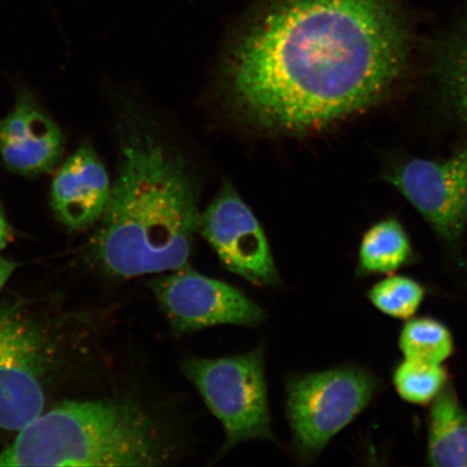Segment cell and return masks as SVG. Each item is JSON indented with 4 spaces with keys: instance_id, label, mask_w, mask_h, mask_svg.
<instances>
[{
    "instance_id": "cell-1",
    "label": "cell",
    "mask_w": 467,
    "mask_h": 467,
    "mask_svg": "<svg viewBox=\"0 0 467 467\" xmlns=\"http://www.w3.org/2000/svg\"><path fill=\"white\" fill-rule=\"evenodd\" d=\"M410 46L399 0H262L234 40L227 87L251 125L321 130L381 101Z\"/></svg>"
},
{
    "instance_id": "cell-2",
    "label": "cell",
    "mask_w": 467,
    "mask_h": 467,
    "mask_svg": "<svg viewBox=\"0 0 467 467\" xmlns=\"http://www.w3.org/2000/svg\"><path fill=\"white\" fill-rule=\"evenodd\" d=\"M201 219L183 163L154 140H133L100 219L97 259L115 277L181 270Z\"/></svg>"
},
{
    "instance_id": "cell-3",
    "label": "cell",
    "mask_w": 467,
    "mask_h": 467,
    "mask_svg": "<svg viewBox=\"0 0 467 467\" xmlns=\"http://www.w3.org/2000/svg\"><path fill=\"white\" fill-rule=\"evenodd\" d=\"M171 434L131 396L67 401L42 413L0 452V466H159Z\"/></svg>"
},
{
    "instance_id": "cell-4",
    "label": "cell",
    "mask_w": 467,
    "mask_h": 467,
    "mask_svg": "<svg viewBox=\"0 0 467 467\" xmlns=\"http://www.w3.org/2000/svg\"><path fill=\"white\" fill-rule=\"evenodd\" d=\"M182 372L223 426L222 452L242 442L272 440L265 361L259 348L232 358H188Z\"/></svg>"
},
{
    "instance_id": "cell-5",
    "label": "cell",
    "mask_w": 467,
    "mask_h": 467,
    "mask_svg": "<svg viewBox=\"0 0 467 467\" xmlns=\"http://www.w3.org/2000/svg\"><path fill=\"white\" fill-rule=\"evenodd\" d=\"M377 389L369 373L354 367L308 373L291 379L287 413L302 457H317L363 412Z\"/></svg>"
},
{
    "instance_id": "cell-6",
    "label": "cell",
    "mask_w": 467,
    "mask_h": 467,
    "mask_svg": "<svg viewBox=\"0 0 467 467\" xmlns=\"http://www.w3.org/2000/svg\"><path fill=\"white\" fill-rule=\"evenodd\" d=\"M31 321L0 309V429L19 431L43 413L47 348Z\"/></svg>"
},
{
    "instance_id": "cell-7",
    "label": "cell",
    "mask_w": 467,
    "mask_h": 467,
    "mask_svg": "<svg viewBox=\"0 0 467 467\" xmlns=\"http://www.w3.org/2000/svg\"><path fill=\"white\" fill-rule=\"evenodd\" d=\"M172 328L179 334L220 325L255 327L266 314L242 291L188 266L149 283Z\"/></svg>"
},
{
    "instance_id": "cell-8",
    "label": "cell",
    "mask_w": 467,
    "mask_h": 467,
    "mask_svg": "<svg viewBox=\"0 0 467 467\" xmlns=\"http://www.w3.org/2000/svg\"><path fill=\"white\" fill-rule=\"evenodd\" d=\"M385 181L448 243H457L465 225L467 149L442 160L414 159L390 171Z\"/></svg>"
},
{
    "instance_id": "cell-9",
    "label": "cell",
    "mask_w": 467,
    "mask_h": 467,
    "mask_svg": "<svg viewBox=\"0 0 467 467\" xmlns=\"http://www.w3.org/2000/svg\"><path fill=\"white\" fill-rule=\"evenodd\" d=\"M201 229L226 270L254 285H278L279 275L265 234L231 185L221 190L202 215Z\"/></svg>"
},
{
    "instance_id": "cell-10",
    "label": "cell",
    "mask_w": 467,
    "mask_h": 467,
    "mask_svg": "<svg viewBox=\"0 0 467 467\" xmlns=\"http://www.w3.org/2000/svg\"><path fill=\"white\" fill-rule=\"evenodd\" d=\"M64 140L60 128L27 89L0 119V157L10 171L26 177L52 171L60 161Z\"/></svg>"
},
{
    "instance_id": "cell-11",
    "label": "cell",
    "mask_w": 467,
    "mask_h": 467,
    "mask_svg": "<svg viewBox=\"0 0 467 467\" xmlns=\"http://www.w3.org/2000/svg\"><path fill=\"white\" fill-rule=\"evenodd\" d=\"M100 157L83 144L58 169L51 184V208L62 224L83 231L100 221L110 195Z\"/></svg>"
},
{
    "instance_id": "cell-12",
    "label": "cell",
    "mask_w": 467,
    "mask_h": 467,
    "mask_svg": "<svg viewBox=\"0 0 467 467\" xmlns=\"http://www.w3.org/2000/svg\"><path fill=\"white\" fill-rule=\"evenodd\" d=\"M428 460L437 467H467V412L448 384L431 408Z\"/></svg>"
},
{
    "instance_id": "cell-13",
    "label": "cell",
    "mask_w": 467,
    "mask_h": 467,
    "mask_svg": "<svg viewBox=\"0 0 467 467\" xmlns=\"http://www.w3.org/2000/svg\"><path fill=\"white\" fill-rule=\"evenodd\" d=\"M412 254L407 233L395 219L378 222L365 233L359 248V268L366 274L392 273Z\"/></svg>"
},
{
    "instance_id": "cell-14",
    "label": "cell",
    "mask_w": 467,
    "mask_h": 467,
    "mask_svg": "<svg viewBox=\"0 0 467 467\" xmlns=\"http://www.w3.org/2000/svg\"><path fill=\"white\" fill-rule=\"evenodd\" d=\"M437 69L449 109L467 125V21L443 46Z\"/></svg>"
},
{
    "instance_id": "cell-15",
    "label": "cell",
    "mask_w": 467,
    "mask_h": 467,
    "mask_svg": "<svg viewBox=\"0 0 467 467\" xmlns=\"http://www.w3.org/2000/svg\"><path fill=\"white\" fill-rule=\"evenodd\" d=\"M400 348L407 359L441 365L453 353V338L441 321L416 318L409 320L402 328Z\"/></svg>"
},
{
    "instance_id": "cell-16",
    "label": "cell",
    "mask_w": 467,
    "mask_h": 467,
    "mask_svg": "<svg viewBox=\"0 0 467 467\" xmlns=\"http://www.w3.org/2000/svg\"><path fill=\"white\" fill-rule=\"evenodd\" d=\"M447 384V372L440 364L407 359L396 368L394 385L402 400L428 405Z\"/></svg>"
},
{
    "instance_id": "cell-17",
    "label": "cell",
    "mask_w": 467,
    "mask_h": 467,
    "mask_svg": "<svg viewBox=\"0 0 467 467\" xmlns=\"http://www.w3.org/2000/svg\"><path fill=\"white\" fill-rule=\"evenodd\" d=\"M422 285L411 278L392 276L375 285L368 297L379 311L399 319H410L424 299Z\"/></svg>"
},
{
    "instance_id": "cell-18",
    "label": "cell",
    "mask_w": 467,
    "mask_h": 467,
    "mask_svg": "<svg viewBox=\"0 0 467 467\" xmlns=\"http://www.w3.org/2000/svg\"><path fill=\"white\" fill-rule=\"evenodd\" d=\"M16 265L15 262L4 258L0 255V290L3 289L5 283L13 275L16 271Z\"/></svg>"
},
{
    "instance_id": "cell-19",
    "label": "cell",
    "mask_w": 467,
    "mask_h": 467,
    "mask_svg": "<svg viewBox=\"0 0 467 467\" xmlns=\"http://www.w3.org/2000/svg\"><path fill=\"white\" fill-rule=\"evenodd\" d=\"M10 227L5 220L2 208H0V251L7 246L10 241Z\"/></svg>"
},
{
    "instance_id": "cell-20",
    "label": "cell",
    "mask_w": 467,
    "mask_h": 467,
    "mask_svg": "<svg viewBox=\"0 0 467 467\" xmlns=\"http://www.w3.org/2000/svg\"><path fill=\"white\" fill-rule=\"evenodd\" d=\"M465 217L467 220V197H466V203H465Z\"/></svg>"
}]
</instances>
